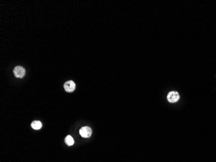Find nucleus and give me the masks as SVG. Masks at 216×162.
Here are the masks:
<instances>
[{"instance_id":"f257e3e1","label":"nucleus","mask_w":216,"mask_h":162,"mask_svg":"<svg viewBox=\"0 0 216 162\" xmlns=\"http://www.w3.org/2000/svg\"><path fill=\"white\" fill-rule=\"evenodd\" d=\"M180 99V95L178 92H175V91H172L170 92L167 95L168 101L171 103H174L177 102Z\"/></svg>"},{"instance_id":"f03ea898","label":"nucleus","mask_w":216,"mask_h":162,"mask_svg":"<svg viewBox=\"0 0 216 162\" xmlns=\"http://www.w3.org/2000/svg\"><path fill=\"white\" fill-rule=\"evenodd\" d=\"M14 74L17 78H23L25 74V69L22 66H16L14 69Z\"/></svg>"},{"instance_id":"7ed1b4c3","label":"nucleus","mask_w":216,"mask_h":162,"mask_svg":"<svg viewBox=\"0 0 216 162\" xmlns=\"http://www.w3.org/2000/svg\"><path fill=\"white\" fill-rule=\"evenodd\" d=\"M80 134L83 137H89L92 134V129L89 126H84L80 130Z\"/></svg>"},{"instance_id":"20e7f679","label":"nucleus","mask_w":216,"mask_h":162,"mask_svg":"<svg viewBox=\"0 0 216 162\" xmlns=\"http://www.w3.org/2000/svg\"><path fill=\"white\" fill-rule=\"evenodd\" d=\"M75 83L73 81H67L64 84V89L67 92H73L75 90Z\"/></svg>"},{"instance_id":"39448f33","label":"nucleus","mask_w":216,"mask_h":162,"mask_svg":"<svg viewBox=\"0 0 216 162\" xmlns=\"http://www.w3.org/2000/svg\"><path fill=\"white\" fill-rule=\"evenodd\" d=\"M31 126L34 130H40L42 126V124L39 121H34L31 123Z\"/></svg>"},{"instance_id":"423d86ee","label":"nucleus","mask_w":216,"mask_h":162,"mask_svg":"<svg viewBox=\"0 0 216 162\" xmlns=\"http://www.w3.org/2000/svg\"><path fill=\"white\" fill-rule=\"evenodd\" d=\"M65 141H66V143L68 146H71L74 144V140L73 138L71 136V135H67V136L66 137L65 139Z\"/></svg>"}]
</instances>
